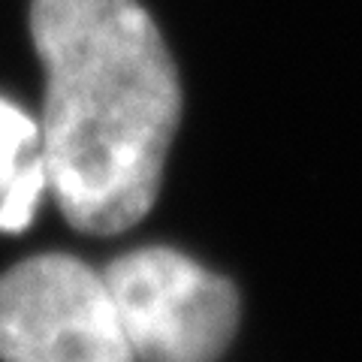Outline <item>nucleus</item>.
<instances>
[{"instance_id":"f257e3e1","label":"nucleus","mask_w":362,"mask_h":362,"mask_svg":"<svg viewBox=\"0 0 362 362\" xmlns=\"http://www.w3.org/2000/svg\"><path fill=\"white\" fill-rule=\"evenodd\" d=\"M45 66L40 151L66 223L115 235L160 194L181 121V82L154 18L136 0H33Z\"/></svg>"},{"instance_id":"f03ea898","label":"nucleus","mask_w":362,"mask_h":362,"mask_svg":"<svg viewBox=\"0 0 362 362\" xmlns=\"http://www.w3.org/2000/svg\"><path fill=\"white\" fill-rule=\"evenodd\" d=\"M100 275L133 362H218L239 329L233 281L173 247H136Z\"/></svg>"},{"instance_id":"7ed1b4c3","label":"nucleus","mask_w":362,"mask_h":362,"mask_svg":"<svg viewBox=\"0 0 362 362\" xmlns=\"http://www.w3.org/2000/svg\"><path fill=\"white\" fill-rule=\"evenodd\" d=\"M0 362H133L103 275L70 254L0 275Z\"/></svg>"},{"instance_id":"20e7f679","label":"nucleus","mask_w":362,"mask_h":362,"mask_svg":"<svg viewBox=\"0 0 362 362\" xmlns=\"http://www.w3.org/2000/svg\"><path fill=\"white\" fill-rule=\"evenodd\" d=\"M49 190L40 124L0 97V233H25Z\"/></svg>"}]
</instances>
